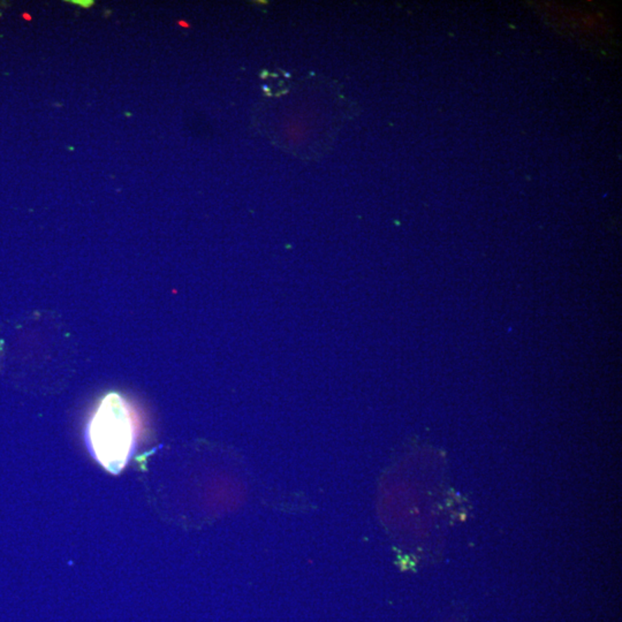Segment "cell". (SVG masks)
Returning <instances> with one entry per match:
<instances>
[{
    "instance_id": "1",
    "label": "cell",
    "mask_w": 622,
    "mask_h": 622,
    "mask_svg": "<svg viewBox=\"0 0 622 622\" xmlns=\"http://www.w3.org/2000/svg\"><path fill=\"white\" fill-rule=\"evenodd\" d=\"M139 422L133 408L118 393L103 397L89 420L87 445L94 460L117 475L133 456Z\"/></svg>"
}]
</instances>
